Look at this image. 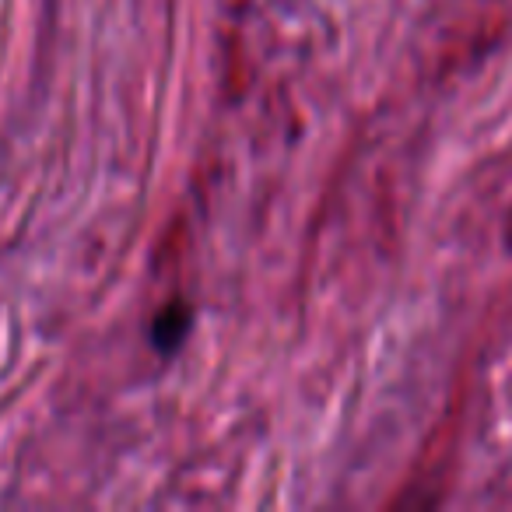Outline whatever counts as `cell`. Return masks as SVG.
I'll use <instances>...</instances> for the list:
<instances>
[{
  "label": "cell",
  "mask_w": 512,
  "mask_h": 512,
  "mask_svg": "<svg viewBox=\"0 0 512 512\" xmlns=\"http://www.w3.org/2000/svg\"><path fill=\"white\" fill-rule=\"evenodd\" d=\"M190 306L186 302H172V306H165L162 313H158L155 327H151V341H155L158 351H176L179 344H183V337L190 334Z\"/></svg>",
  "instance_id": "cell-1"
}]
</instances>
